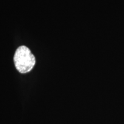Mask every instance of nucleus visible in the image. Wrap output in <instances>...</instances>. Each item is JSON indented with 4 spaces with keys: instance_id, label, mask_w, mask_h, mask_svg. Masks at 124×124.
I'll use <instances>...</instances> for the list:
<instances>
[{
    "instance_id": "1",
    "label": "nucleus",
    "mask_w": 124,
    "mask_h": 124,
    "mask_svg": "<svg viewBox=\"0 0 124 124\" xmlns=\"http://www.w3.org/2000/svg\"><path fill=\"white\" fill-rule=\"evenodd\" d=\"M13 59L16 69L21 74L30 72L36 63L35 57L30 49L24 46L16 49Z\"/></svg>"
}]
</instances>
